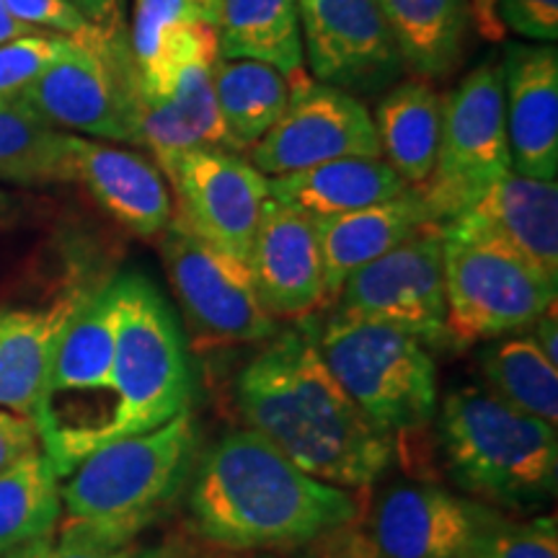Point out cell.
Listing matches in <instances>:
<instances>
[{
  "label": "cell",
  "mask_w": 558,
  "mask_h": 558,
  "mask_svg": "<svg viewBox=\"0 0 558 558\" xmlns=\"http://www.w3.org/2000/svg\"><path fill=\"white\" fill-rule=\"evenodd\" d=\"M505 120L512 171L556 181L558 173V52L556 45L509 41L501 60Z\"/></svg>",
  "instance_id": "obj_18"
},
{
  "label": "cell",
  "mask_w": 558,
  "mask_h": 558,
  "mask_svg": "<svg viewBox=\"0 0 558 558\" xmlns=\"http://www.w3.org/2000/svg\"><path fill=\"white\" fill-rule=\"evenodd\" d=\"M3 5L13 19L39 32L62 34V37L81 34L90 24L70 0H3Z\"/></svg>",
  "instance_id": "obj_35"
},
{
  "label": "cell",
  "mask_w": 558,
  "mask_h": 558,
  "mask_svg": "<svg viewBox=\"0 0 558 558\" xmlns=\"http://www.w3.org/2000/svg\"><path fill=\"white\" fill-rule=\"evenodd\" d=\"M213 88L235 153L251 150L271 130L290 101L292 81L256 60H218Z\"/></svg>",
  "instance_id": "obj_28"
},
{
  "label": "cell",
  "mask_w": 558,
  "mask_h": 558,
  "mask_svg": "<svg viewBox=\"0 0 558 558\" xmlns=\"http://www.w3.org/2000/svg\"><path fill=\"white\" fill-rule=\"evenodd\" d=\"M39 450V435L32 418L0 409V473Z\"/></svg>",
  "instance_id": "obj_37"
},
{
  "label": "cell",
  "mask_w": 558,
  "mask_h": 558,
  "mask_svg": "<svg viewBox=\"0 0 558 558\" xmlns=\"http://www.w3.org/2000/svg\"><path fill=\"white\" fill-rule=\"evenodd\" d=\"M269 197L311 218L354 213L399 197L409 184L383 158H339L267 177Z\"/></svg>",
  "instance_id": "obj_22"
},
{
  "label": "cell",
  "mask_w": 558,
  "mask_h": 558,
  "mask_svg": "<svg viewBox=\"0 0 558 558\" xmlns=\"http://www.w3.org/2000/svg\"><path fill=\"white\" fill-rule=\"evenodd\" d=\"M70 3L83 13L90 24H104V21L117 19V5H120V0H70Z\"/></svg>",
  "instance_id": "obj_40"
},
{
  "label": "cell",
  "mask_w": 558,
  "mask_h": 558,
  "mask_svg": "<svg viewBox=\"0 0 558 558\" xmlns=\"http://www.w3.org/2000/svg\"><path fill=\"white\" fill-rule=\"evenodd\" d=\"M235 399L248 429L331 486H373L393 460V437L360 414L311 331L275 333L241 369Z\"/></svg>",
  "instance_id": "obj_1"
},
{
  "label": "cell",
  "mask_w": 558,
  "mask_h": 558,
  "mask_svg": "<svg viewBox=\"0 0 558 558\" xmlns=\"http://www.w3.org/2000/svg\"><path fill=\"white\" fill-rule=\"evenodd\" d=\"M473 21L484 19L481 32L492 39H501L505 32L543 45L558 39V0H471Z\"/></svg>",
  "instance_id": "obj_32"
},
{
  "label": "cell",
  "mask_w": 558,
  "mask_h": 558,
  "mask_svg": "<svg viewBox=\"0 0 558 558\" xmlns=\"http://www.w3.org/2000/svg\"><path fill=\"white\" fill-rule=\"evenodd\" d=\"M202 538L228 550L298 548L357 520L347 488L311 476L254 429H233L202 458L190 494Z\"/></svg>",
  "instance_id": "obj_2"
},
{
  "label": "cell",
  "mask_w": 558,
  "mask_h": 558,
  "mask_svg": "<svg viewBox=\"0 0 558 558\" xmlns=\"http://www.w3.org/2000/svg\"><path fill=\"white\" fill-rule=\"evenodd\" d=\"M437 435L456 484L486 505L527 509L554 499L556 424L509 407L488 388L469 386L445 396Z\"/></svg>",
  "instance_id": "obj_3"
},
{
  "label": "cell",
  "mask_w": 558,
  "mask_h": 558,
  "mask_svg": "<svg viewBox=\"0 0 558 558\" xmlns=\"http://www.w3.org/2000/svg\"><path fill=\"white\" fill-rule=\"evenodd\" d=\"M303 60L313 78L369 94L399 78L403 62L378 0H300Z\"/></svg>",
  "instance_id": "obj_14"
},
{
  "label": "cell",
  "mask_w": 558,
  "mask_h": 558,
  "mask_svg": "<svg viewBox=\"0 0 558 558\" xmlns=\"http://www.w3.org/2000/svg\"><path fill=\"white\" fill-rule=\"evenodd\" d=\"M65 39L62 34L37 32L0 45V101H13L29 88L58 60Z\"/></svg>",
  "instance_id": "obj_33"
},
{
  "label": "cell",
  "mask_w": 558,
  "mask_h": 558,
  "mask_svg": "<svg viewBox=\"0 0 558 558\" xmlns=\"http://www.w3.org/2000/svg\"><path fill=\"white\" fill-rule=\"evenodd\" d=\"M190 3L202 13V19H205L207 24L215 26V13H218L220 0H190Z\"/></svg>",
  "instance_id": "obj_42"
},
{
  "label": "cell",
  "mask_w": 558,
  "mask_h": 558,
  "mask_svg": "<svg viewBox=\"0 0 558 558\" xmlns=\"http://www.w3.org/2000/svg\"><path fill=\"white\" fill-rule=\"evenodd\" d=\"M248 153L251 166L264 177L339 158H383L365 104L347 90L303 78H292L288 107Z\"/></svg>",
  "instance_id": "obj_13"
},
{
  "label": "cell",
  "mask_w": 558,
  "mask_h": 558,
  "mask_svg": "<svg viewBox=\"0 0 558 558\" xmlns=\"http://www.w3.org/2000/svg\"><path fill=\"white\" fill-rule=\"evenodd\" d=\"M349 558H375L373 554H369V550H367V554L365 556H362V554H352V556H349Z\"/></svg>",
  "instance_id": "obj_43"
},
{
  "label": "cell",
  "mask_w": 558,
  "mask_h": 558,
  "mask_svg": "<svg viewBox=\"0 0 558 558\" xmlns=\"http://www.w3.org/2000/svg\"><path fill=\"white\" fill-rule=\"evenodd\" d=\"M60 520V476L45 452L0 473V558H45Z\"/></svg>",
  "instance_id": "obj_25"
},
{
  "label": "cell",
  "mask_w": 558,
  "mask_h": 558,
  "mask_svg": "<svg viewBox=\"0 0 558 558\" xmlns=\"http://www.w3.org/2000/svg\"><path fill=\"white\" fill-rule=\"evenodd\" d=\"M445 333L452 344L509 337L527 329L556 305L550 284L505 243L476 230L445 222Z\"/></svg>",
  "instance_id": "obj_8"
},
{
  "label": "cell",
  "mask_w": 558,
  "mask_h": 558,
  "mask_svg": "<svg viewBox=\"0 0 558 558\" xmlns=\"http://www.w3.org/2000/svg\"><path fill=\"white\" fill-rule=\"evenodd\" d=\"M337 313L378 320L422 341L442 344L445 333V269L442 230L424 228L414 239L354 271L341 284Z\"/></svg>",
  "instance_id": "obj_12"
},
{
  "label": "cell",
  "mask_w": 558,
  "mask_h": 558,
  "mask_svg": "<svg viewBox=\"0 0 558 558\" xmlns=\"http://www.w3.org/2000/svg\"><path fill=\"white\" fill-rule=\"evenodd\" d=\"M450 222L505 243L558 284V184L509 171Z\"/></svg>",
  "instance_id": "obj_19"
},
{
  "label": "cell",
  "mask_w": 558,
  "mask_h": 558,
  "mask_svg": "<svg viewBox=\"0 0 558 558\" xmlns=\"http://www.w3.org/2000/svg\"><path fill=\"white\" fill-rule=\"evenodd\" d=\"M403 68L442 78L460 65L473 24L471 0H378Z\"/></svg>",
  "instance_id": "obj_24"
},
{
  "label": "cell",
  "mask_w": 558,
  "mask_h": 558,
  "mask_svg": "<svg viewBox=\"0 0 558 558\" xmlns=\"http://www.w3.org/2000/svg\"><path fill=\"white\" fill-rule=\"evenodd\" d=\"M471 558H558L556 518L514 520L476 501Z\"/></svg>",
  "instance_id": "obj_31"
},
{
  "label": "cell",
  "mask_w": 558,
  "mask_h": 558,
  "mask_svg": "<svg viewBox=\"0 0 558 558\" xmlns=\"http://www.w3.org/2000/svg\"><path fill=\"white\" fill-rule=\"evenodd\" d=\"M311 337L333 380L383 435L396 439L435 418L437 367L411 333L333 313Z\"/></svg>",
  "instance_id": "obj_6"
},
{
  "label": "cell",
  "mask_w": 558,
  "mask_h": 558,
  "mask_svg": "<svg viewBox=\"0 0 558 558\" xmlns=\"http://www.w3.org/2000/svg\"><path fill=\"white\" fill-rule=\"evenodd\" d=\"M476 501L435 484H396L369 520L375 558H471Z\"/></svg>",
  "instance_id": "obj_17"
},
{
  "label": "cell",
  "mask_w": 558,
  "mask_h": 558,
  "mask_svg": "<svg viewBox=\"0 0 558 558\" xmlns=\"http://www.w3.org/2000/svg\"><path fill=\"white\" fill-rule=\"evenodd\" d=\"M194 448L190 409L150 432L111 439L60 478L62 520L132 543L184 486Z\"/></svg>",
  "instance_id": "obj_4"
},
{
  "label": "cell",
  "mask_w": 558,
  "mask_h": 558,
  "mask_svg": "<svg viewBox=\"0 0 558 558\" xmlns=\"http://www.w3.org/2000/svg\"><path fill=\"white\" fill-rule=\"evenodd\" d=\"M140 145L160 160L194 148L233 150L213 88V65H194L179 75L169 96L143 101Z\"/></svg>",
  "instance_id": "obj_23"
},
{
  "label": "cell",
  "mask_w": 558,
  "mask_h": 558,
  "mask_svg": "<svg viewBox=\"0 0 558 558\" xmlns=\"http://www.w3.org/2000/svg\"><path fill=\"white\" fill-rule=\"evenodd\" d=\"M83 295L73 290L37 308H0V409L34 418L54 344Z\"/></svg>",
  "instance_id": "obj_21"
},
{
  "label": "cell",
  "mask_w": 558,
  "mask_h": 558,
  "mask_svg": "<svg viewBox=\"0 0 558 558\" xmlns=\"http://www.w3.org/2000/svg\"><path fill=\"white\" fill-rule=\"evenodd\" d=\"M45 558H132V543L60 520L58 535Z\"/></svg>",
  "instance_id": "obj_36"
},
{
  "label": "cell",
  "mask_w": 558,
  "mask_h": 558,
  "mask_svg": "<svg viewBox=\"0 0 558 558\" xmlns=\"http://www.w3.org/2000/svg\"><path fill=\"white\" fill-rule=\"evenodd\" d=\"M0 184H70L68 132L47 128L16 101H0Z\"/></svg>",
  "instance_id": "obj_30"
},
{
  "label": "cell",
  "mask_w": 558,
  "mask_h": 558,
  "mask_svg": "<svg viewBox=\"0 0 558 558\" xmlns=\"http://www.w3.org/2000/svg\"><path fill=\"white\" fill-rule=\"evenodd\" d=\"M13 101L52 130L140 145L143 83L120 19L68 37L58 60Z\"/></svg>",
  "instance_id": "obj_5"
},
{
  "label": "cell",
  "mask_w": 558,
  "mask_h": 558,
  "mask_svg": "<svg viewBox=\"0 0 558 558\" xmlns=\"http://www.w3.org/2000/svg\"><path fill=\"white\" fill-rule=\"evenodd\" d=\"M177 194V220L202 241L248 264L269 202L267 177L239 153L194 148L156 160Z\"/></svg>",
  "instance_id": "obj_11"
},
{
  "label": "cell",
  "mask_w": 558,
  "mask_h": 558,
  "mask_svg": "<svg viewBox=\"0 0 558 558\" xmlns=\"http://www.w3.org/2000/svg\"><path fill=\"white\" fill-rule=\"evenodd\" d=\"M380 156L409 186H422L435 169L442 96L427 81H407L388 90L373 117Z\"/></svg>",
  "instance_id": "obj_26"
},
{
  "label": "cell",
  "mask_w": 558,
  "mask_h": 558,
  "mask_svg": "<svg viewBox=\"0 0 558 558\" xmlns=\"http://www.w3.org/2000/svg\"><path fill=\"white\" fill-rule=\"evenodd\" d=\"M114 418L111 439L150 432L190 409L194 369L177 316L143 275L114 277Z\"/></svg>",
  "instance_id": "obj_7"
},
{
  "label": "cell",
  "mask_w": 558,
  "mask_h": 558,
  "mask_svg": "<svg viewBox=\"0 0 558 558\" xmlns=\"http://www.w3.org/2000/svg\"><path fill=\"white\" fill-rule=\"evenodd\" d=\"M190 21H205L190 0H135V19H132L130 47L135 54L137 70L156 58L171 32Z\"/></svg>",
  "instance_id": "obj_34"
},
{
  "label": "cell",
  "mask_w": 558,
  "mask_h": 558,
  "mask_svg": "<svg viewBox=\"0 0 558 558\" xmlns=\"http://www.w3.org/2000/svg\"><path fill=\"white\" fill-rule=\"evenodd\" d=\"M313 220L324 256L326 305L337 303L341 284L365 264L414 239L424 228H437L427 202L414 186L380 205Z\"/></svg>",
  "instance_id": "obj_20"
},
{
  "label": "cell",
  "mask_w": 558,
  "mask_h": 558,
  "mask_svg": "<svg viewBox=\"0 0 558 558\" xmlns=\"http://www.w3.org/2000/svg\"><path fill=\"white\" fill-rule=\"evenodd\" d=\"M37 32L39 29L24 24V21L13 19L9 9L3 5V0H0V45H5V41H13V39H21V37H29V34H37Z\"/></svg>",
  "instance_id": "obj_41"
},
{
  "label": "cell",
  "mask_w": 558,
  "mask_h": 558,
  "mask_svg": "<svg viewBox=\"0 0 558 558\" xmlns=\"http://www.w3.org/2000/svg\"><path fill=\"white\" fill-rule=\"evenodd\" d=\"M70 184H81L104 213L140 239H158L173 220L163 171L140 153L68 132Z\"/></svg>",
  "instance_id": "obj_16"
},
{
  "label": "cell",
  "mask_w": 558,
  "mask_h": 558,
  "mask_svg": "<svg viewBox=\"0 0 558 558\" xmlns=\"http://www.w3.org/2000/svg\"><path fill=\"white\" fill-rule=\"evenodd\" d=\"M481 373L488 390L509 407L548 424L558 422V365L541 352L533 337H499L497 344L481 352Z\"/></svg>",
  "instance_id": "obj_29"
},
{
  "label": "cell",
  "mask_w": 558,
  "mask_h": 558,
  "mask_svg": "<svg viewBox=\"0 0 558 558\" xmlns=\"http://www.w3.org/2000/svg\"><path fill=\"white\" fill-rule=\"evenodd\" d=\"M509 171L512 158L505 120V75L499 60H486L442 99L435 169L414 190L427 202L439 228L463 215Z\"/></svg>",
  "instance_id": "obj_9"
},
{
  "label": "cell",
  "mask_w": 558,
  "mask_h": 558,
  "mask_svg": "<svg viewBox=\"0 0 558 558\" xmlns=\"http://www.w3.org/2000/svg\"><path fill=\"white\" fill-rule=\"evenodd\" d=\"M300 0H220L215 34L222 60H256L298 78L303 68Z\"/></svg>",
  "instance_id": "obj_27"
},
{
  "label": "cell",
  "mask_w": 558,
  "mask_h": 558,
  "mask_svg": "<svg viewBox=\"0 0 558 558\" xmlns=\"http://www.w3.org/2000/svg\"><path fill=\"white\" fill-rule=\"evenodd\" d=\"M259 298L275 318H303L326 305L316 220L269 197L248 251Z\"/></svg>",
  "instance_id": "obj_15"
},
{
  "label": "cell",
  "mask_w": 558,
  "mask_h": 558,
  "mask_svg": "<svg viewBox=\"0 0 558 558\" xmlns=\"http://www.w3.org/2000/svg\"><path fill=\"white\" fill-rule=\"evenodd\" d=\"M24 205L26 202L21 199L19 194H13L0 186V241H3L5 235L16 228L21 213H24Z\"/></svg>",
  "instance_id": "obj_39"
},
{
  "label": "cell",
  "mask_w": 558,
  "mask_h": 558,
  "mask_svg": "<svg viewBox=\"0 0 558 558\" xmlns=\"http://www.w3.org/2000/svg\"><path fill=\"white\" fill-rule=\"evenodd\" d=\"M166 275L199 347L256 344L277 333L248 264L171 220L160 241Z\"/></svg>",
  "instance_id": "obj_10"
},
{
  "label": "cell",
  "mask_w": 558,
  "mask_h": 558,
  "mask_svg": "<svg viewBox=\"0 0 558 558\" xmlns=\"http://www.w3.org/2000/svg\"><path fill=\"white\" fill-rule=\"evenodd\" d=\"M535 333H533V339H535V344L541 347V352L546 354V357L550 360V362H556L558 365V344H556V337H558V326H556V305L554 308H548L546 313H543V316L535 320Z\"/></svg>",
  "instance_id": "obj_38"
}]
</instances>
